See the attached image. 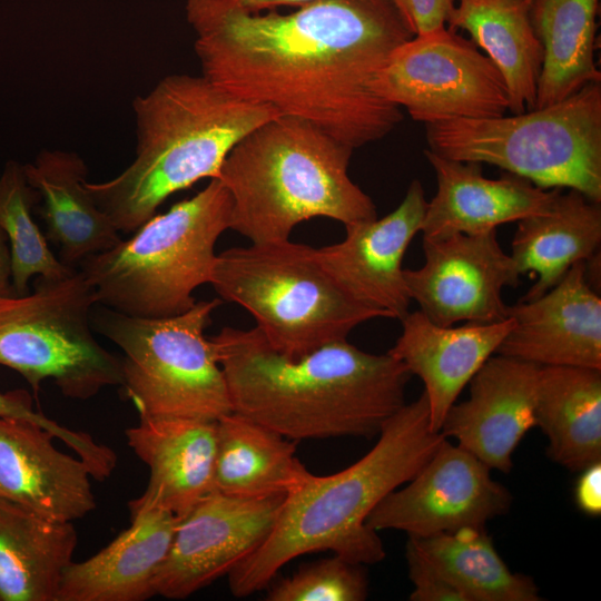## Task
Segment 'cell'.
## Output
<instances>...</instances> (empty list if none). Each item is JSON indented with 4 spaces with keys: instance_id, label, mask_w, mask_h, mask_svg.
Here are the masks:
<instances>
[{
    "instance_id": "30",
    "label": "cell",
    "mask_w": 601,
    "mask_h": 601,
    "mask_svg": "<svg viewBox=\"0 0 601 601\" xmlns=\"http://www.w3.org/2000/svg\"><path fill=\"white\" fill-rule=\"evenodd\" d=\"M407 543L457 589L464 601L542 600L533 578L506 565L485 528L408 536Z\"/></svg>"
},
{
    "instance_id": "20",
    "label": "cell",
    "mask_w": 601,
    "mask_h": 601,
    "mask_svg": "<svg viewBox=\"0 0 601 601\" xmlns=\"http://www.w3.org/2000/svg\"><path fill=\"white\" fill-rule=\"evenodd\" d=\"M126 439L150 471L145 492L128 503L129 514L158 508L178 519L215 491L217 421L139 416Z\"/></svg>"
},
{
    "instance_id": "38",
    "label": "cell",
    "mask_w": 601,
    "mask_h": 601,
    "mask_svg": "<svg viewBox=\"0 0 601 601\" xmlns=\"http://www.w3.org/2000/svg\"><path fill=\"white\" fill-rule=\"evenodd\" d=\"M16 295L11 284V254L9 242L0 227V296Z\"/></svg>"
},
{
    "instance_id": "33",
    "label": "cell",
    "mask_w": 601,
    "mask_h": 601,
    "mask_svg": "<svg viewBox=\"0 0 601 601\" xmlns=\"http://www.w3.org/2000/svg\"><path fill=\"white\" fill-rule=\"evenodd\" d=\"M0 417L26 420L45 427L55 437L70 446L88 465L91 475L96 479L106 477L116 465V454L110 447L98 444L87 433L61 426L41 412L33 410L31 396L26 391L0 392Z\"/></svg>"
},
{
    "instance_id": "28",
    "label": "cell",
    "mask_w": 601,
    "mask_h": 601,
    "mask_svg": "<svg viewBox=\"0 0 601 601\" xmlns=\"http://www.w3.org/2000/svg\"><path fill=\"white\" fill-rule=\"evenodd\" d=\"M295 441L230 412L217 420L215 490L236 496L287 495L312 474Z\"/></svg>"
},
{
    "instance_id": "7",
    "label": "cell",
    "mask_w": 601,
    "mask_h": 601,
    "mask_svg": "<svg viewBox=\"0 0 601 601\" xmlns=\"http://www.w3.org/2000/svg\"><path fill=\"white\" fill-rule=\"evenodd\" d=\"M428 149L489 164L543 189L568 188L601 203V82L513 116L426 124Z\"/></svg>"
},
{
    "instance_id": "11",
    "label": "cell",
    "mask_w": 601,
    "mask_h": 601,
    "mask_svg": "<svg viewBox=\"0 0 601 601\" xmlns=\"http://www.w3.org/2000/svg\"><path fill=\"white\" fill-rule=\"evenodd\" d=\"M374 89L416 121L492 118L509 110L505 82L474 42L445 27L397 46Z\"/></svg>"
},
{
    "instance_id": "15",
    "label": "cell",
    "mask_w": 601,
    "mask_h": 601,
    "mask_svg": "<svg viewBox=\"0 0 601 601\" xmlns=\"http://www.w3.org/2000/svg\"><path fill=\"white\" fill-rule=\"evenodd\" d=\"M426 203L422 184L414 179L393 211L381 219L344 225L342 242L315 248L318 263L354 300L384 318L401 321L412 300L403 258L421 231Z\"/></svg>"
},
{
    "instance_id": "2",
    "label": "cell",
    "mask_w": 601,
    "mask_h": 601,
    "mask_svg": "<svg viewBox=\"0 0 601 601\" xmlns=\"http://www.w3.org/2000/svg\"><path fill=\"white\" fill-rule=\"evenodd\" d=\"M210 339L233 411L292 441L371 439L406 404L412 374L388 352L342 339L288 357L256 327H224Z\"/></svg>"
},
{
    "instance_id": "34",
    "label": "cell",
    "mask_w": 601,
    "mask_h": 601,
    "mask_svg": "<svg viewBox=\"0 0 601 601\" xmlns=\"http://www.w3.org/2000/svg\"><path fill=\"white\" fill-rule=\"evenodd\" d=\"M405 558L413 585L411 601H464L457 589L407 542Z\"/></svg>"
},
{
    "instance_id": "1",
    "label": "cell",
    "mask_w": 601,
    "mask_h": 601,
    "mask_svg": "<svg viewBox=\"0 0 601 601\" xmlns=\"http://www.w3.org/2000/svg\"><path fill=\"white\" fill-rule=\"evenodd\" d=\"M201 75L245 101L308 121L355 148L403 119L374 82L413 33L387 0H314L295 10L248 12L187 0Z\"/></svg>"
},
{
    "instance_id": "27",
    "label": "cell",
    "mask_w": 601,
    "mask_h": 601,
    "mask_svg": "<svg viewBox=\"0 0 601 601\" xmlns=\"http://www.w3.org/2000/svg\"><path fill=\"white\" fill-rule=\"evenodd\" d=\"M535 426L548 439L546 454L571 472L601 461V370L541 366Z\"/></svg>"
},
{
    "instance_id": "5",
    "label": "cell",
    "mask_w": 601,
    "mask_h": 601,
    "mask_svg": "<svg viewBox=\"0 0 601 601\" xmlns=\"http://www.w3.org/2000/svg\"><path fill=\"white\" fill-rule=\"evenodd\" d=\"M352 152L296 117L262 124L235 145L216 177L231 198L230 229L262 244L289 239L315 217L343 225L377 218L372 198L349 178Z\"/></svg>"
},
{
    "instance_id": "22",
    "label": "cell",
    "mask_w": 601,
    "mask_h": 601,
    "mask_svg": "<svg viewBox=\"0 0 601 601\" xmlns=\"http://www.w3.org/2000/svg\"><path fill=\"white\" fill-rule=\"evenodd\" d=\"M131 525L91 558L66 569L57 601H142L169 551L177 518L152 508L129 514Z\"/></svg>"
},
{
    "instance_id": "19",
    "label": "cell",
    "mask_w": 601,
    "mask_h": 601,
    "mask_svg": "<svg viewBox=\"0 0 601 601\" xmlns=\"http://www.w3.org/2000/svg\"><path fill=\"white\" fill-rule=\"evenodd\" d=\"M424 155L435 173L436 193L426 203L423 239L496 230L502 224L545 211L562 189H543L510 173L490 179L481 164L451 159L430 149Z\"/></svg>"
},
{
    "instance_id": "14",
    "label": "cell",
    "mask_w": 601,
    "mask_h": 601,
    "mask_svg": "<svg viewBox=\"0 0 601 601\" xmlns=\"http://www.w3.org/2000/svg\"><path fill=\"white\" fill-rule=\"evenodd\" d=\"M424 264L404 269L412 300L440 326L459 322L487 324L506 319L504 287H516L520 274L501 248L496 230L423 239Z\"/></svg>"
},
{
    "instance_id": "10",
    "label": "cell",
    "mask_w": 601,
    "mask_h": 601,
    "mask_svg": "<svg viewBox=\"0 0 601 601\" xmlns=\"http://www.w3.org/2000/svg\"><path fill=\"white\" fill-rule=\"evenodd\" d=\"M96 303L97 294L80 270L37 276L32 293L0 296V365L23 376L35 394L47 378L65 396L80 401L122 385L121 358L91 332Z\"/></svg>"
},
{
    "instance_id": "37",
    "label": "cell",
    "mask_w": 601,
    "mask_h": 601,
    "mask_svg": "<svg viewBox=\"0 0 601 601\" xmlns=\"http://www.w3.org/2000/svg\"><path fill=\"white\" fill-rule=\"evenodd\" d=\"M235 8L248 12H265L282 7L297 8L314 0H221Z\"/></svg>"
},
{
    "instance_id": "32",
    "label": "cell",
    "mask_w": 601,
    "mask_h": 601,
    "mask_svg": "<svg viewBox=\"0 0 601 601\" xmlns=\"http://www.w3.org/2000/svg\"><path fill=\"white\" fill-rule=\"evenodd\" d=\"M364 564L338 555L304 564L289 577L273 580L267 601H363L368 595Z\"/></svg>"
},
{
    "instance_id": "18",
    "label": "cell",
    "mask_w": 601,
    "mask_h": 601,
    "mask_svg": "<svg viewBox=\"0 0 601 601\" xmlns=\"http://www.w3.org/2000/svg\"><path fill=\"white\" fill-rule=\"evenodd\" d=\"M55 435L26 420L0 417V500L72 522L97 506L90 470L55 447Z\"/></svg>"
},
{
    "instance_id": "31",
    "label": "cell",
    "mask_w": 601,
    "mask_h": 601,
    "mask_svg": "<svg viewBox=\"0 0 601 601\" xmlns=\"http://www.w3.org/2000/svg\"><path fill=\"white\" fill-rule=\"evenodd\" d=\"M39 195L26 177L23 165L7 162L0 175V227L11 254V284L16 295L28 293L33 276L63 277L73 273L49 248L46 236L32 218Z\"/></svg>"
},
{
    "instance_id": "35",
    "label": "cell",
    "mask_w": 601,
    "mask_h": 601,
    "mask_svg": "<svg viewBox=\"0 0 601 601\" xmlns=\"http://www.w3.org/2000/svg\"><path fill=\"white\" fill-rule=\"evenodd\" d=\"M413 36L446 26L456 0H387Z\"/></svg>"
},
{
    "instance_id": "9",
    "label": "cell",
    "mask_w": 601,
    "mask_h": 601,
    "mask_svg": "<svg viewBox=\"0 0 601 601\" xmlns=\"http://www.w3.org/2000/svg\"><path fill=\"white\" fill-rule=\"evenodd\" d=\"M220 298L185 313L144 318L108 307L95 329L124 353L122 385L139 416L217 421L233 412L224 372L205 329Z\"/></svg>"
},
{
    "instance_id": "17",
    "label": "cell",
    "mask_w": 601,
    "mask_h": 601,
    "mask_svg": "<svg viewBox=\"0 0 601 601\" xmlns=\"http://www.w3.org/2000/svg\"><path fill=\"white\" fill-rule=\"evenodd\" d=\"M540 367L492 355L469 382L467 398L449 408L440 432L491 470L510 473L515 449L535 427Z\"/></svg>"
},
{
    "instance_id": "21",
    "label": "cell",
    "mask_w": 601,
    "mask_h": 601,
    "mask_svg": "<svg viewBox=\"0 0 601 601\" xmlns=\"http://www.w3.org/2000/svg\"><path fill=\"white\" fill-rule=\"evenodd\" d=\"M402 333L388 351L424 384L430 425L440 432L449 408L482 365L496 353L513 319L440 326L421 311L401 319Z\"/></svg>"
},
{
    "instance_id": "24",
    "label": "cell",
    "mask_w": 601,
    "mask_h": 601,
    "mask_svg": "<svg viewBox=\"0 0 601 601\" xmlns=\"http://www.w3.org/2000/svg\"><path fill=\"white\" fill-rule=\"evenodd\" d=\"M600 243V203L578 190L560 189L545 211L518 221L510 256L520 276L528 273L538 276L520 300L543 295L572 265L599 253Z\"/></svg>"
},
{
    "instance_id": "13",
    "label": "cell",
    "mask_w": 601,
    "mask_h": 601,
    "mask_svg": "<svg viewBox=\"0 0 601 601\" xmlns=\"http://www.w3.org/2000/svg\"><path fill=\"white\" fill-rule=\"evenodd\" d=\"M286 495L245 497L213 491L177 519L155 579L156 594L186 599L227 575L268 538Z\"/></svg>"
},
{
    "instance_id": "25",
    "label": "cell",
    "mask_w": 601,
    "mask_h": 601,
    "mask_svg": "<svg viewBox=\"0 0 601 601\" xmlns=\"http://www.w3.org/2000/svg\"><path fill=\"white\" fill-rule=\"evenodd\" d=\"M532 0H459L446 24L466 31L500 71L513 115L535 107L543 47L531 21Z\"/></svg>"
},
{
    "instance_id": "8",
    "label": "cell",
    "mask_w": 601,
    "mask_h": 601,
    "mask_svg": "<svg viewBox=\"0 0 601 601\" xmlns=\"http://www.w3.org/2000/svg\"><path fill=\"white\" fill-rule=\"evenodd\" d=\"M209 284L220 299L245 308L268 345L288 357L346 339L359 324L383 317L334 282L315 248L290 239L224 250Z\"/></svg>"
},
{
    "instance_id": "3",
    "label": "cell",
    "mask_w": 601,
    "mask_h": 601,
    "mask_svg": "<svg viewBox=\"0 0 601 601\" xmlns=\"http://www.w3.org/2000/svg\"><path fill=\"white\" fill-rule=\"evenodd\" d=\"M377 436L373 449L348 467L324 476L312 473L286 495L268 538L227 574L234 597L267 588L279 569L304 554L329 551L364 565L385 559L378 532L366 523L368 515L408 482L446 437L431 428L424 392Z\"/></svg>"
},
{
    "instance_id": "23",
    "label": "cell",
    "mask_w": 601,
    "mask_h": 601,
    "mask_svg": "<svg viewBox=\"0 0 601 601\" xmlns=\"http://www.w3.org/2000/svg\"><path fill=\"white\" fill-rule=\"evenodd\" d=\"M23 168L43 203L45 236L65 265L73 267L119 244V231L86 188L87 166L78 154L43 150Z\"/></svg>"
},
{
    "instance_id": "36",
    "label": "cell",
    "mask_w": 601,
    "mask_h": 601,
    "mask_svg": "<svg viewBox=\"0 0 601 601\" xmlns=\"http://www.w3.org/2000/svg\"><path fill=\"white\" fill-rule=\"evenodd\" d=\"M574 501L584 514L601 515V461L580 471L574 487Z\"/></svg>"
},
{
    "instance_id": "12",
    "label": "cell",
    "mask_w": 601,
    "mask_h": 601,
    "mask_svg": "<svg viewBox=\"0 0 601 601\" xmlns=\"http://www.w3.org/2000/svg\"><path fill=\"white\" fill-rule=\"evenodd\" d=\"M512 501L485 463L445 439L404 486L381 501L366 523L376 532L397 530L414 538L484 529L506 514Z\"/></svg>"
},
{
    "instance_id": "16",
    "label": "cell",
    "mask_w": 601,
    "mask_h": 601,
    "mask_svg": "<svg viewBox=\"0 0 601 601\" xmlns=\"http://www.w3.org/2000/svg\"><path fill=\"white\" fill-rule=\"evenodd\" d=\"M513 327L495 354L539 366L601 370V297L585 262L570 267L548 292L508 306Z\"/></svg>"
},
{
    "instance_id": "29",
    "label": "cell",
    "mask_w": 601,
    "mask_h": 601,
    "mask_svg": "<svg viewBox=\"0 0 601 601\" xmlns=\"http://www.w3.org/2000/svg\"><path fill=\"white\" fill-rule=\"evenodd\" d=\"M599 0H532L531 21L543 47L534 108L601 82L594 59Z\"/></svg>"
},
{
    "instance_id": "26",
    "label": "cell",
    "mask_w": 601,
    "mask_h": 601,
    "mask_svg": "<svg viewBox=\"0 0 601 601\" xmlns=\"http://www.w3.org/2000/svg\"><path fill=\"white\" fill-rule=\"evenodd\" d=\"M77 543L71 522L0 500V601H57Z\"/></svg>"
},
{
    "instance_id": "4",
    "label": "cell",
    "mask_w": 601,
    "mask_h": 601,
    "mask_svg": "<svg viewBox=\"0 0 601 601\" xmlns=\"http://www.w3.org/2000/svg\"><path fill=\"white\" fill-rule=\"evenodd\" d=\"M136 157L115 178L86 188L119 233H134L173 194L216 178L235 145L282 116L206 77L169 75L134 100Z\"/></svg>"
},
{
    "instance_id": "6",
    "label": "cell",
    "mask_w": 601,
    "mask_h": 601,
    "mask_svg": "<svg viewBox=\"0 0 601 601\" xmlns=\"http://www.w3.org/2000/svg\"><path fill=\"white\" fill-rule=\"evenodd\" d=\"M230 223V195L211 178L130 238L83 259L80 272L105 307L144 318L179 315L196 304L195 289L209 284L215 245Z\"/></svg>"
}]
</instances>
